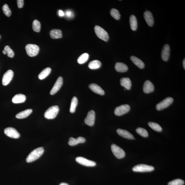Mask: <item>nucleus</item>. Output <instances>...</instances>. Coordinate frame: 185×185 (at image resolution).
I'll return each instance as SVG.
<instances>
[{"label":"nucleus","mask_w":185,"mask_h":185,"mask_svg":"<svg viewBox=\"0 0 185 185\" xmlns=\"http://www.w3.org/2000/svg\"><path fill=\"white\" fill-rule=\"evenodd\" d=\"M184 184V181L182 179H176L169 182L168 185H183Z\"/></svg>","instance_id":"c9c22d12"},{"label":"nucleus","mask_w":185,"mask_h":185,"mask_svg":"<svg viewBox=\"0 0 185 185\" xmlns=\"http://www.w3.org/2000/svg\"><path fill=\"white\" fill-rule=\"evenodd\" d=\"M32 110L30 109H26L17 114L16 117L18 119H23V118L28 117L32 113Z\"/></svg>","instance_id":"a878e982"},{"label":"nucleus","mask_w":185,"mask_h":185,"mask_svg":"<svg viewBox=\"0 0 185 185\" xmlns=\"http://www.w3.org/2000/svg\"><path fill=\"white\" fill-rule=\"evenodd\" d=\"M94 30L95 33L98 37L105 41L107 42L109 39L108 34L103 28L98 26H95Z\"/></svg>","instance_id":"7ed1b4c3"},{"label":"nucleus","mask_w":185,"mask_h":185,"mask_svg":"<svg viewBox=\"0 0 185 185\" xmlns=\"http://www.w3.org/2000/svg\"><path fill=\"white\" fill-rule=\"evenodd\" d=\"M41 24L39 21L37 20H34L33 24H32V28L34 31L39 32L41 30Z\"/></svg>","instance_id":"2f4dec72"},{"label":"nucleus","mask_w":185,"mask_h":185,"mask_svg":"<svg viewBox=\"0 0 185 185\" xmlns=\"http://www.w3.org/2000/svg\"><path fill=\"white\" fill-rule=\"evenodd\" d=\"M130 59L132 62L135 65L141 69L144 68L145 67L144 63L142 61L137 57L134 56H132L130 57Z\"/></svg>","instance_id":"b1692460"},{"label":"nucleus","mask_w":185,"mask_h":185,"mask_svg":"<svg viewBox=\"0 0 185 185\" xmlns=\"http://www.w3.org/2000/svg\"><path fill=\"white\" fill-rule=\"evenodd\" d=\"M183 67H184V69H185V59H184V60H183Z\"/></svg>","instance_id":"a19ab883"},{"label":"nucleus","mask_w":185,"mask_h":185,"mask_svg":"<svg viewBox=\"0 0 185 185\" xmlns=\"http://www.w3.org/2000/svg\"><path fill=\"white\" fill-rule=\"evenodd\" d=\"M154 168L151 166L146 164H139L133 167L132 170L136 172H148L154 170Z\"/></svg>","instance_id":"39448f33"},{"label":"nucleus","mask_w":185,"mask_h":185,"mask_svg":"<svg viewBox=\"0 0 185 185\" xmlns=\"http://www.w3.org/2000/svg\"><path fill=\"white\" fill-rule=\"evenodd\" d=\"M51 71V68L48 67L45 69L40 73L38 76V78L40 80H43L46 78L47 76L49 75Z\"/></svg>","instance_id":"bb28decb"},{"label":"nucleus","mask_w":185,"mask_h":185,"mask_svg":"<svg viewBox=\"0 0 185 185\" xmlns=\"http://www.w3.org/2000/svg\"><path fill=\"white\" fill-rule=\"evenodd\" d=\"M130 110V107L129 105H123L116 107L114 112L116 115L121 116L127 113Z\"/></svg>","instance_id":"6e6552de"},{"label":"nucleus","mask_w":185,"mask_h":185,"mask_svg":"<svg viewBox=\"0 0 185 185\" xmlns=\"http://www.w3.org/2000/svg\"><path fill=\"white\" fill-rule=\"evenodd\" d=\"M118 134L124 138L133 140L134 139V136L129 132L125 130L118 129L117 131Z\"/></svg>","instance_id":"6ab92c4d"},{"label":"nucleus","mask_w":185,"mask_h":185,"mask_svg":"<svg viewBox=\"0 0 185 185\" xmlns=\"http://www.w3.org/2000/svg\"><path fill=\"white\" fill-rule=\"evenodd\" d=\"M89 87L91 91L97 94L101 95H103L105 94L104 91L103 90L102 88L96 84H91L89 85Z\"/></svg>","instance_id":"f3484780"},{"label":"nucleus","mask_w":185,"mask_h":185,"mask_svg":"<svg viewBox=\"0 0 185 185\" xmlns=\"http://www.w3.org/2000/svg\"><path fill=\"white\" fill-rule=\"evenodd\" d=\"M25 95L21 94H16L13 97L12 102L15 104L21 103H24L26 100Z\"/></svg>","instance_id":"aec40b11"},{"label":"nucleus","mask_w":185,"mask_h":185,"mask_svg":"<svg viewBox=\"0 0 185 185\" xmlns=\"http://www.w3.org/2000/svg\"><path fill=\"white\" fill-rule=\"evenodd\" d=\"M63 84V78L62 77H59L57 79L54 86L50 91L51 95H54L60 89Z\"/></svg>","instance_id":"ddd939ff"},{"label":"nucleus","mask_w":185,"mask_h":185,"mask_svg":"<svg viewBox=\"0 0 185 185\" xmlns=\"http://www.w3.org/2000/svg\"><path fill=\"white\" fill-rule=\"evenodd\" d=\"M14 72L12 70H9L4 74L2 79V84L6 86L12 80L14 76Z\"/></svg>","instance_id":"f8f14e48"},{"label":"nucleus","mask_w":185,"mask_h":185,"mask_svg":"<svg viewBox=\"0 0 185 185\" xmlns=\"http://www.w3.org/2000/svg\"><path fill=\"white\" fill-rule=\"evenodd\" d=\"M111 149L112 152L116 157L121 159L125 157V153L123 150L116 144L112 145Z\"/></svg>","instance_id":"0eeeda50"},{"label":"nucleus","mask_w":185,"mask_h":185,"mask_svg":"<svg viewBox=\"0 0 185 185\" xmlns=\"http://www.w3.org/2000/svg\"><path fill=\"white\" fill-rule=\"evenodd\" d=\"M66 16L68 17H70L72 16V13L71 11L70 10H67L66 12Z\"/></svg>","instance_id":"58836bf2"},{"label":"nucleus","mask_w":185,"mask_h":185,"mask_svg":"<svg viewBox=\"0 0 185 185\" xmlns=\"http://www.w3.org/2000/svg\"><path fill=\"white\" fill-rule=\"evenodd\" d=\"M115 69L116 71L119 72H125L127 71L128 69L126 65L122 62L116 63Z\"/></svg>","instance_id":"412c9836"},{"label":"nucleus","mask_w":185,"mask_h":185,"mask_svg":"<svg viewBox=\"0 0 185 185\" xmlns=\"http://www.w3.org/2000/svg\"><path fill=\"white\" fill-rule=\"evenodd\" d=\"M170 55V47L168 44L164 46L161 51V58L164 61L167 62L169 60Z\"/></svg>","instance_id":"4468645a"},{"label":"nucleus","mask_w":185,"mask_h":185,"mask_svg":"<svg viewBox=\"0 0 185 185\" xmlns=\"http://www.w3.org/2000/svg\"><path fill=\"white\" fill-rule=\"evenodd\" d=\"M4 50L6 51L7 56L12 58L14 56V53L12 49L8 46H6L4 48Z\"/></svg>","instance_id":"e433bc0d"},{"label":"nucleus","mask_w":185,"mask_h":185,"mask_svg":"<svg viewBox=\"0 0 185 185\" xmlns=\"http://www.w3.org/2000/svg\"><path fill=\"white\" fill-rule=\"evenodd\" d=\"M44 151V150L42 147L35 149L26 158V161L28 163H30L36 161L42 155Z\"/></svg>","instance_id":"f257e3e1"},{"label":"nucleus","mask_w":185,"mask_h":185,"mask_svg":"<svg viewBox=\"0 0 185 185\" xmlns=\"http://www.w3.org/2000/svg\"><path fill=\"white\" fill-rule=\"evenodd\" d=\"M154 85L149 80L145 81L143 87V90L145 93H150L154 91Z\"/></svg>","instance_id":"dca6fc26"},{"label":"nucleus","mask_w":185,"mask_h":185,"mask_svg":"<svg viewBox=\"0 0 185 185\" xmlns=\"http://www.w3.org/2000/svg\"><path fill=\"white\" fill-rule=\"evenodd\" d=\"M144 17L145 20L148 26H152L154 24V19L152 13L147 10L144 13Z\"/></svg>","instance_id":"2eb2a0df"},{"label":"nucleus","mask_w":185,"mask_h":185,"mask_svg":"<svg viewBox=\"0 0 185 185\" xmlns=\"http://www.w3.org/2000/svg\"><path fill=\"white\" fill-rule=\"evenodd\" d=\"M121 84L127 90H130L132 86V82L130 79L128 78H123L121 80Z\"/></svg>","instance_id":"4be33fe9"},{"label":"nucleus","mask_w":185,"mask_h":185,"mask_svg":"<svg viewBox=\"0 0 185 185\" xmlns=\"http://www.w3.org/2000/svg\"><path fill=\"white\" fill-rule=\"evenodd\" d=\"M148 125L150 127L157 132H161L162 131V128L159 124L154 122H150L148 123Z\"/></svg>","instance_id":"7c9ffc66"},{"label":"nucleus","mask_w":185,"mask_h":185,"mask_svg":"<svg viewBox=\"0 0 185 185\" xmlns=\"http://www.w3.org/2000/svg\"><path fill=\"white\" fill-rule=\"evenodd\" d=\"M136 132L138 134L140 135L142 137L146 138L148 136V131L146 129L141 128V127H139L136 130Z\"/></svg>","instance_id":"72a5a7b5"},{"label":"nucleus","mask_w":185,"mask_h":185,"mask_svg":"<svg viewBox=\"0 0 185 185\" xmlns=\"http://www.w3.org/2000/svg\"><path fill=\"white\" fill-rule=\"evenodd\" d=\"M60 185H69L68 184L65 183H62L60 184Z\"/></svg>","instance_id":"79ce46f5"},{"label":"nucleus","mask_w":185,"mask_h":185,"mask_svg":"<svg viewBox=\"0 0 185 185\" xmlns=\"http://www.w3.org/2000/svg\"><path fill=\"white\" fill-rule=\"evenodd\" d=\"M130 23L132 30H135L138 27V22L136 17L134 15H132L130 18Z\"/></svg>","instance_id":"393cba45"},{"label":"nucleus","mask_w":185,"mask_h":185,"mask_svg":"<svg viewBox=\"0 0 185 185\" xmlns=\"http://www.w3.org/2000/svg\"><path fill=\"white\" fill-rule=\"evenodd\" d=\"M110 14L111 16L116 20H119L121 17L119 11L117 9L113 8L110 11Z\"/></svg>","instance_id":"473e14b6"},{"label":"nucleus","mask_w":185,"mask_h":185,"mask_svg":"<svg viewBox=\"0 0 185 185\" xmlns=\"http://www.w3.org/2000/svg\"><path fill=\"white\" fill-rule=\"evenodd\" d=\"M76 161L81 165L87 167H94L96 165V163L94 161H90L82 157L76 158Z\"/></svg>","instance_id":"9d476101"},{"label":"nucleus","mask_w":185,"mask_h":185,"mask_svg":"<svg viewBox=\"0 0 185 185\" xmlns=\"http://www.w3.org/2000/svg\"><path fill=\"white\" fill-rule=\"evenodd\" d=\"M58 14L61 17L64 16V14L63 11L61 10L59 11Z\"/></svg>","instance_id":"ea45409f"},{"label":"nucleus","mask_w":185,"mask_h":185,"mask_svg":"<svg viewBox=\"0 0 185 185\" xmlns=\"http://www.w3.org/2000/svg\"><path fill=\"white\" fill-rule=\"evenodd\" d=\"M3 54L4 55H6L7 54L6 51L4 50V49L3 51Z\"/></svg>","instance_id":"37998d69"},{"label":"nucleus","mask_w":185,"mask_h":185,"mask_svg":"<svg viewBox=\"0 0 185 185\" xmlns=\"http://www.w3.org/2000/svg\"><path fill=\"white\" fill-rule=\"evenodd\" d=\"M59 110L58 106H54L51 107L45 112L44 117L47 119H54L56 117Z\"/></svg>","instance_id":"f03ea898"},{"label":"nucleus","mask_w":185,"mask_h":185,"mask_svg":"<svg viewBox=\"0 0 185 185\" xmlns=\"http://www.w3.org/2000/svg\"><path fill=\"white\" fill-rule=\"evenodd\" d=\"M4 133L7 136L12 138L18 139L20 136V134L18 131L12 127H8L5 129Z\"/></svg>","instance_id":"1a4fd4ad"},{"label":"nucleus","mask_w":185,"mask_h":185,"mask_svg":"<svg viewBox=\"0 0 185 185\" xmlns=\"http://www.w3.org/2000/svg\"><path fill=\"white\" fill-rule=\"evenodd\" d=\"M173 99L171 97H168L161 101L156 106V109L158 110H161L166 108L173 103Z\"/></svg>","instance_id":"423d86ee"},{"label":"nucleus","mask_w":185,"mask_h":185,"mask_svg":"<svg viewBox=\"0 0 185 185\" xmlns=\"http://www.w3.org/2000/svg\"><path fill=\"white\" fill-rule=\"evenodd\" d=\"M95 119V112L94 110H91L88 113L86 118L85 120L86 124L92 126L94 125Z\"/></svg>","instance_id":"9b49d317"},{"label":"nucleus","mask_w":185,"mask_h":185,"mask_svg":"<svg viewBox=\"0 0 185 185\" xmlns=\"http://www.w3.org/2000/svg\"><path fill=\"white\" fill-rule=\"evenodd\" d=\"M51 37L53 39H60L62 37V30L59 29H53L50 32Z\"/></svg>","instance_id":"5701e85b"},{"label":"nucleus","mask_w":185,"mask_h":185,"mask_svg":"<svg viewBox=\"0 0 185 185\" xmlns=\"http://www.w3.org/2000/svg\"><path fill=\"white\" fill-rule=\"evenodd\" d=\"M3 10L4 14L7 17H10L11 16V12L10 9L9 8L8 6L6 4L3 5L2 8Z\"/></svg>","instance_id":"f704fd0d"},{"label":"nucleus","mask_w":185,"mask_h":185,"mask_svg":"<svg viewBox=\"0 0 185 185\" xmlns=\"http://www.w3.org/2000/svg\"><path fill=\"white\" fill-rule=\"evenodd\" d=\"M101 66V63L100 61L94 60L91 61L89 64V67L91 69H96L100 68Z\"/></svg>","instance_id":"cd10ccee"},{"label":"nucleus","mask_w":185,"mask_h":185,"mask_svg":"<svg viewBox=\"0 0 185 185\" xmlns=\"http://www.w3.org/2000/svg\"><path fill=\"white\" fill-rule=\"evenodd\" d=\"M89 58V55L87 53H84L78 58V62L79 64H83L87 62Z\"/></svg>","instance_id":"c756f323"},{"label":"nucleus","mask_w":185,"mask_h":185,"mask_svg":"<svg viewBox=\"0 0 185 185\" xmlns=\"http://www.w3.org/2000/svg\"><path fill=\"white\" fill-rule=\"evenodd\" d=\"M78 103V100L77 97H74L71 100L70 112L71 113H74L75 112L76 107Z\"/></svg>","instance_id":"c85d7f7f"},{"label":"nucleus","mask_w":185,"mask_h":185,"mask_svg":"<svg viewBox=\"0 0 185 185\" xmlns=\"http://www.w3.org/2000/svg\"><path fill=\"white\" fill-rule=\"evenodd\" d=\"M17 5L19 8H22L24 5V1L23 0H18L17 1Z\"/></svg>","instance_id":"4c0bfd02"},{"label":"nucleus","mask_w":185,"mask_h":185,"mask_svg":"<svg viewBox=\"0 0 185 185\" xmlns=\"http://www.w3.org/2000/svg\"><path fill=\"white\" fill-rule=\"evenodd\" d=\"M26 50L28 56L33 57L37 56L39 53V48L37 45L28 44L26 46Z\"/></svg>","instance_id":"20e7f679"},{"label":"nucleus","mask_w":185,"mask_h":185,"mask_svg":"<svg viewBox=\"0 0 185 185\" xmlns=\"http://www.w3.org/2000/svg\"><path fill=\"white\" fill-rule=\"evenodd\" d=\"M85 139L82 137H79L77 139L71 137L69 139L68 144L70 146H73L79 143H85Z\"/></svg>","instance_id":"a211bd4d"},{"label":"nucleus","mask_w":185,"mask_h":185,"mask_svg":"<svg viewBox=\"0 0 185 185\" xmlns=\"http://www.w3.org/2000/svg\"><path fill=\"white\" fill-rule=\"evenodd\" d=\"M1 35H0V39H1Z\"/></svg>","instance_id":"c03bdc74"}]
</instances>
